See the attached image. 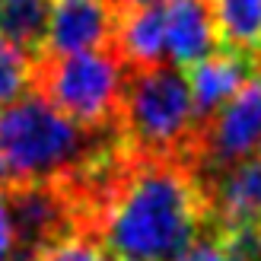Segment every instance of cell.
Segmentation results:
<instances>
[{
	"mask_svg": "<svg viewBox=\"0 0 261 261\" xmlns=\"http://www.w3.org/2000/svg\"><path fill=\"white\" fill-rule=\"evenodd\" d=\"M207 229V198L185 160L130 156L83 239L115 261H178Z\"/></svg>",
	"mask_w": 261,
	"mask_h": 261,
	"instance_id": "cell-1",
	"label": "cell"
},
{
	"mask_svg": "<svg viewBox=\"0 0 261 261\" xmlns=\"http://www.w3.org/2000/svg\"><path fill=\"white\" fill-rule=\"evenodd\" d=\"M124 147L118 124L83 127L45 96H22L0 109V163L13 181H67Z\"/></svg>",
	"mask_w": 261,
	"mask_h": 261,
	"instance_id": "cell-2",
	"label": "cell"
},
{
	"mask_svg": "<svg viewBox=\"0 0 261 261\" xmlns=\"http://www.w3.org/2000/svg\"><path fill=\"white\" fill-rule=\"evenodd\" d=\"M118 130L134 156L185 160L198 130L188 73L178 64H147V67L127 64Z\"/></svg>",
	"mask_w": 261,
	"mask_h": 261,
	"instance_id": "cell-3",
	"label": "cell"
},
{
	"mask_svg": "<svg viewBox=\"0 0 261 261\" xmlns=\"http://www.w3.org/2000/svg\"><path fill=\"white\" fill-rule=\"evenodd\" d=\"M127 61L115 48L80 55H38L35 93L83 127H115Z\"/></svg>",
	"mask_w": 261,
	"mask_h": 261,
	"instance_id": "cell-4",
	"label": "cell"
},
{
	"mask_svg": "<svg viewBox=\"0 0 261 261\" xmlns=\"http://www.w3.org/2000/svg\"><path fill=\"white\" fill-rule=\"evenodd\" d=\"M261 150V73H255L191 140L185 163L194 175H214Z\"/></svg>",
	"mask_w": 261,
	"mask_h": 261,
	"instance_id": "cell-5",
	"label": "cell"
},
{
	"mask_svg": "<svg viewBox=\"0 0 261 261\" xmlns=\"http://www.w3.org/2000/svg\"><path fill=\"white\" fill-rule=\"evenodd\" d=\"M211 229L232 232L261 226V156L232 163L214 175L201 178Z\"/></svg>",
	"mask_w": 261,
	"mask_h": 261,
	"instance_id": "cell-6",
	"label": "cell"
},
{
	"mask_svg": "<svg viewBox=\"0 0 261 261\" xmlns=\"http://www.w3.org/2000/svg\"><path fill=\"white\" fill-rule=\"evenodd\" d=\"M115 32L118 13L106 0H51L48 35L38 55H80L115 48Z\"/></svg>",
	"mask_w": 261,
	"mask_h": 261,
	"instance_id": "cell-7",
	"label": "cell"
},
{
	"mask_svg": "<svg viewBox=\"0 0 261 261\" xmlns=\"http://www.w3.org/2000/svg\"><path fill=\"white\" fill-rule=\"evenodd\" d=\"M255 64H258L255 58L236 55V51H226V48H220L217 55L191 64L188 86H191V99H194L198 127H204L245 83L252 80L255 70H258ZM194 134H198V130H194Z\"/></svg>",
	"mask_w": 261,
	"mask_h": 261,
	"instance_id": "cell-8",
	"label": "cell"
},
{
	"mask_svg": "<svg viewBox=\"0 0 261 261\" xmlns=\"http://www.w3.org/2000/svg\"><path fill=\"white\" fill-rule=\"evenodd\" d=\"M166 19V61L191 67L220 51L214 16L207 0H163Z\"/></svg>",
	"mask_w": 261,
	"mask_h": 261,
	"instance_id": "cell-9",
	"label": "cell"
},
{
	"mask_svg": "<svg viewBox=\"0 0 261 261\" xmlns=\"http://www.w3.org/2000/svg\"><path fill=\"white\" fill-rule=\"evenodd\" d=\"M220 48L261 58V0H211Z\"/></svg>",
	"mask_w": 261,
	"mask_h": 261,
	"instance_id": "cell-10",
	"label": "cell"
},
{
	"mask_svg": "<svg viewBox=\"0 0 261 261\" xmlns=\"http://www.w3.org/2000/svg\"><path fill=\"white\" fill-rule=\"evenodd\" d=\"M51 0H0V35L38 55L48 35Z\"/></svg>",
	"mask_w": 261,
	"mask_h": 261,
	"instance_id": "cell-11",
	"label": "cell"
},
{
	"mask_svg": "<svg viewBox=\"0 0 261 261\" xmlns=\"http://www.w3.org/2000/svg\"><path fill=\"white\" fill-rule=\"evenodd\" d=\"M35 86V55L0 35V109L29 96Z\"/></svg>",
	"mask_w": 261,
	"mask_h": 261,
	"instance_id": "cell-12",
	"label": "cell"
},
{
	"mask_svg": "<svg viewBox=\"0 0 261 261\" xmlns=\"http://www.w3.org/2000/svg\"><path fill=\"white\" fill-rule=\"evenodd\" d=\"M178 261H232V258H229V249H226V239L220 236L217 229H207Z\"/></svg>",
	"mask_w": 261,
	"mask_h": 261,
	"instance_id": "cell-13",
	"label": "cell"
},
{
	"mask_svg": "<svg viewBox=\"0 0 261 261\" xmlns=\"http://www.w3.org/2000/svg\"><path fill=\"white\" fill-rule=\"evenodd\" d=\"M0 261H19V239H16V226H13L4 194H0Z\"/></svg>",
	"mask_w": 261,
	"mask_h": 261,
	"instance_id": "cell-14",
	"label": "cell"
},
{
	"mask_svg": "<svg viewBox=\"0 0 261 261\" xmlns=\"http://www.w3.org/2000/svg\"><path fill=\"white\" fill-rule=\"evenodd\" d=\"M106 4L118 13V16H124V13L130 10H140V7H150V4H160V0H106Z\"/></svg>",
	"mask_w": 261,
	"mask_h": 261,
	"instance_id": "cell-15",
	"label": "cell"
},
{
	"mask_svg": "<svg viewBox=\"0 0 261 261\" xmlns=\"http://www.w3.org/2000/svg\"><path fill=\"white\" fill-rule=\"evenodd\" d=\"M4 185H10V178H7V169H4V163H0V188Z\"/></svg>",
	"mask_w": 261,
	"mask_h": 261,
	"instance_id": "cell-16",
	"label": "cell"
},
{
	"mask_svg": "<svg viewBox=\"0 0 261 261\" xmlns=\"http://www.w3.org/2000/svg\"><path fill=\"white\" fill-rule=\"evenodd\" d=\"M258 64H261V58H258Z\"/></svg>",
	"mask_w": 261,
	"mask_h": 261,
	"instance_id": "cell-17",
	"label": "cell"
}]
</instances>
